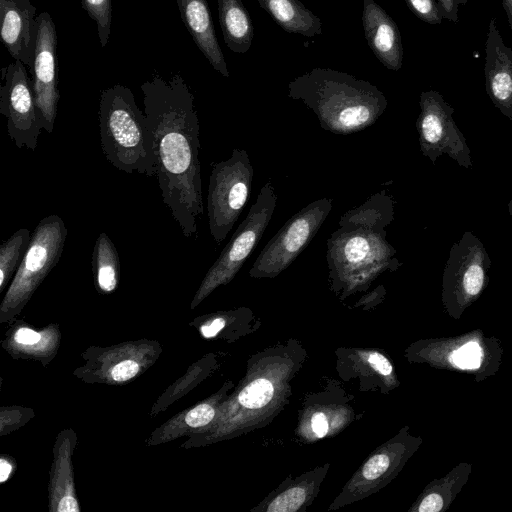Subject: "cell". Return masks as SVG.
Segmentation results:
<instances>
[{
  "mask_svg": "<svg viewBox=\"0 0 512 512\" xmlns=\"http://www.w3.org/2000/svg\"><path fill=\"white\" fill-rule=\"evenodd\" d=\"M144 113L156 141L157 177L164 204L187 238L197 237L203 214L200 124L194 95L180 74L155 75L141 85Z\"/></svg>",
  "mask_w": 512,
  "mask_h": 512,
  "instance_id": "6da1fadb",
  "label": "cell"
},
{
  "mask_svg": "<svg viewBox=\"0 0 512 512\" xmlns=\"http://www.w3.org/2000/svg\"><path fill=\"white\" fill-rule=\"evenodd\" d=\"M288 97L310 108L322 129L340 135L372 126L388 105L375 85L329 68H314L291 80Z\"/></svg>",
  "mask_w": 512,
  "mask_h": 512,
  "instance_id": "7a4b0ae2",
  "label": "cell"
},
{
  "mask_svg": "<svg viewBox=\"0 0 512 512\" xmlns=\"http://www.w3.org/2000/svg\"><path fill=\"white\" fill-rule=\"evenodd\" d=\"M99 128L103 154L115 168L157 175L155 136L128 87L116 84L102 91Z\"/></svg>",
  "mask_w": 512,
  "mask_h": 512,
  "instance_id": "3957f363",
  "label": "cell"
},
{
  "mask_svg": "<svg viewBox=\"0 0 512 512\" xmlns=\"http://www.w3.org/2000/svg\"><path fill=\"white\" fill-rule=\"evenodd\" d=\"M387 232L365 228H338L327 240V264L335 286L353 289L368 285L385 270L394 271L402 263L386 240Z\"/></svg>",
  "mask_w": 512,
  "mask_h": 512,
  "instance_id": "277c9868",
  "label": "cell"
},
{
  "mask_svg": "<svg viewBox=\"0 0 512 512\" xmlns=\"http://www.w3.org/2000/svg\"><path fill=\"white\" fill-rule=\"evenodd\" d=\"M67 228L63 219L44 217L31 234L24 257L0 304V323L12 321L58 263L65 246Z\"/></svg>",
  "mask_w": 512,
  "mask_h": 512,
  "instance_id": "5b68a950",
  "label": "cell"
},
{
  "mask_svg": "<svg viewBox=\"0 0 512 512\" xmlns=\"http://www.w3.org/2000/svg\"><path fill=\"white\" fill-rule=\"evenodd\" d=\"M254 170L246 150L234 148L231 156L212 165L207 195L210 234L220 245L234 227L252 189Z\"/></svg>",
  "mask_w": 512,
  "mask_h": 512,
  "instance_id": "8992f818",
  "label": "cell"
},
{
  "mask_svg": "<svg viewBox=\"0 0 512 512\" xmlns=\"http://www.w3.org/2000/svg\"><path fill=\"white\" fill-rule=\"evenodd\" d=\"M276 203L277 195L269 180L261 188L246 218L205 274L191 302V308H195L217 287L228 284L236 276L261 240L275 211Z\"/></svg>",
  "mask_w": 512,
  "mask_h": 512,
  "instance_id": "52a82bcc",
  "label": "cell"
},
{
  "mask_svg": "<svg viewBox=\"0 0 512 512\" xmlns=\"http://www.w3.org/2000/svg\"><path fill=\"white\" fill-rule=\"evenodd\" d=\"M333 207V199H317L293 215L262 249L250 276L273 278L284 271L310 244Z\"/></svg>",
  "mask_w": 512,
  "mask_h": 512,
  "instance_id": "ba28073f",
  "label": "cell"
},
{
  "mask_svg": "<svg viewBox=\"0 0 512 512\" xmlns=\"http://www.w3.org/2000/svg\"><path fill=\"white\" fill-rule=\"evenodd\" d=\"M419 105L416 129L422 154L432 164L446 154L461 167L471 168V150L453 119L454 108L435 90L423 91Z\"/></svg>",
  "mask_w": 512,
  "mask_h": 512,
  "instance_id": "9c48e42d",
  "label": "cell"
},
{
  "mask_svg": "<svg viewBox=\"0 0 512 512\" xmlns=\"http://www.w3.org/2000/svg\"><path fill=\"white\" fill-rule=\"evenodd\" d=\"M0 113L7 119V132L18 148L35 151L42 127L39 122L32 81L24 63L15 60L2 69Z\"/></svg>",
  "mask_w": 512,
  "mask_h": 512,
  "instance_id": "30bf717a",
  "label": "cell"
},
{
  "mask_svg": "<svg viewBox=\"0 0 512 512\" xmlns=\"http://www.w3.org/2000/svg\"><path fill=\"white\" fill-rule=\"evenodd\" d=\"M56 26L48 12L36 16L32 87L42 129L52 133L59 101Z\"/></svg>",
  "mask_w": 512,
  "mask_h": 512,
  "instance_id": "8fae6325",
  "label": "cell"
},
{
  "mask_svg": "<svg viewBox=\"0 0 512 512\" xmlns=\"http://www.w3.org/2000/svg\"><path fill=\"white\" fill-rule=\"evenodd\" d=\"M491 259L481 240L471 231L463 233L450 251L444 269L447 290L463 299L477 297L488 282Z\"/></svg>",
  "mask_w": 512,
  "mask_h": 512,
  "instance_id": "7c38bea8",
  "label": "cell"
},
{
  "mask_svg": "<svg viewBox=\"0 0 512 512\" xmlns=\"http://www.w3.org/2000/svg\"><path fill=\"white\" fill-rule=\"evenodd\" d=\"M485 88L494 106L512 121V49L506 46L490 20L485 45Z\"/></svg>",
  "mask_w": 512,
  "mask_h": 512,
  "instance_id": "4fadbf2b",
  "label": "cell"
},
{
  "mask_svg": "<svg viewBox=\"0 0 512 512\" xmlns=\"http://www.w3.org/2000/svg\"><path fill=\"white\" fill-rule=\"evenodd\" d=\"M0 36L10 55L31 68L36 42V7L30 0H0Z\"/></svg>",
  "mask_w": 512,
  "mask_h": 512,
  "instance_id": "5bb4252c",
  "label": "cell"
},
{
  "mask_svg": "<svg viewBox=\"0 0 512 512\" xmlns=\"http://www.w3.org/2000/svg\"><path fill=\"white\" fill-rule=\"evenodd\" d=\"M362 1V24L369 48L387 69L400 70L404 50L396 22L374 0Z\"/></svg>",
  "mask_w": 512,
  "mask_h": 512,
  "instance_id": "9a60e30c",
  "label": "cell"
},
{
  "mask_svg": "<svg viewBox=\"0 0 512 512\" xmlns=\"http://www.w3.org/2000/svg\"><path fill=\"white\" fill-rule=\"evenodd\" d=\"M75 442L76 436L72 430L62 431L55 442L49 484L50 511H80L75 495L71 461Z\"/></svg>",
  "mask_w": 512,
  "mask_h": 512,
  "instance_id": "2e32d148",
  "label": "cell"
},
{
  "mask_svg": "<svg viewBox=\"0 0 512 512\" xmlns=\"http://www.w3.org/2000/svg\"><path fill=\"white\" fill-rule=\"evenodd\" d=\"M176 3L181 19L199 50L217 72L229 77L207 0H176Z\"/></svg>",
  "mask_w": 512,
  "mask_h": 512,
  "instance_id": "e0dca14e",
  "label": "cell"
},
{
  "mask_svg": "<svg viewBox=\"0 0 512 512\" xmlns=\"http://www.w3.org/2000/svg\"><path fill=\"white\" fill-rule=\"evenodd\" d=\"M60 332L57 326L50 325L41 332L23 326L3 341L2 346L15 357L32 358L49 362L59 346Z\"/></svg>",
  "mask_w": 512,
  "mask_h": 512,
  "instance_id": "ac0fdd59",
  "label": "cell"
},
{
  "mask_svg": "<svg viewBox=\"0 0 512 512\" xmlns=\"http://www.w3.org/2000/svg\"><path fill=\"white\" fill-rule=\"evenodd\" d=\"M260 6L288 33L314 37L322 33V22L299 0H257Z\"/></svg>",
  "mask_w": 512,
  "mask_h": 512,
  "instance_id": "d6986e66",
  "label": "cell"
},
{
  "mask_svg": "<svg viewBox=\"0 0 512 512\" xmlns=\"http://www.w3.org/2000/svg\"><path fill=\"white\" fill-rule=\"evenodd\" d=\"M219 22L226 46L234 53H246L253 42L252 20L241 0H217Z\"/></svg>",
  "mask_w": 512,
  "mask_h": 512,
  "instance_id": "ffe728a7",
  "label": "cell"
},
{
  "mask_svg": "<svg viewBox=\"0 0 512 512\" xmlns=\"http://www.w3.org/2000/svg\"><path fill=\"white\" fill-rule=\"evenodd\" d=\"M395 202L386 190L371 195L360 206L346 211L339 219V228H365L384 232L394 220Z\"/></svg>",
  "mask_w": 512,
  "mask_h": 512,
  "instance_id": "44dd1931",
  "label": "cell"
},
{
  "mask_svg": "<svg viewBox=\"0 0 512 512\" xmlns=\"http://www.w3.org/2000/svg\"><path fill=\"white\" fill-rule=\"evenodd\" d=\"M91 264L97 291L113 293L120 279V260L114 243L105 232L100 233L95 241Z\"/></svg>",
  "mask_w": 512,
  "mask_h": 512,
  "instance_id": "7402d4cb",
  "label": "cell"
},
{
  "mask_svg": "<svg viewBox=\"0 0 512 512\" xmlns=\"http://www.w3.org/2000/svg\"><path fill=\"white\" fill-rule=\"evenodd\" d=\"M215 416L214 407L207 402L200 403L166 422L150 438V443L170 441L175 437L194 429L206 426Z\"/></svg>",
  "mask_w": 512,
  "mask_h": 512,
  "instance_id": "603a6c76",
  "label": "cell"
},
{
  "mask_svg": "<svg viewBox=\"0 0 512 512\" xmlns=\"http://www.w3.org/2000/svg\"><path fill=\"white\" fill-rule=\"evenodd\" d=\"M144 345H123L120 351L113 350L118 361L100 369L107 382L122 383L137 376L144 367Z\"/></svg>",
  "mask_w": 512,
  "mask_h": 512,
  "instance_id": "cb8c5ba5",
  "label": "cell"
},
{
  "mask_svg": "<svg viewBox=\"0 0 512 512\" xmlns=\"http://www.w3.org/2000/svg\"><path fill=\"white\" fill-rule=\"evenodd\" d=\"M27 228H20L0 245V293L17 271L31 239Z\"/></svg>",
  "mask_w": 512,
  "mask_h": 512,
  "instance_id": "d4e9b609",
  "label": "cell"
},
{
  "mask_svg": "<svg viewBox=\"0 0 512 512\" xmlns=\"http://www.w3.org/2000/svg\"><path fill=\"white\" fill-rule=\"evenodd\" d=\"M83 9L97 25L98 37L104 48L109 40L112 23V0H81Z\"/></svg>",
  "mask_w": 512,
  "mask_h": 512,
  "instance_id": "484cf974",
  "label": "cell"
},
{
  "mask_svg": "<svg viewBox=\"0 0 512 512\" xmlns=\"http://www.w3.org/2000/svg\"><path fill=\"white\" fill-rule=\"evenodd\" d=\"M274 388L270 381L258 378L242 389L238 395L239 403L249 409L267 405L272 399Z\"/></svg>",
  "mask_w": 512,
  "mask_h": 512,
  "instance_id": "4316f807",
  "label": "cell"
},
{
  "mask_svg": "<svg viewBox=\"0 0 512 512\" xmlns=\"http://www.w3.org/2000/svg\"><path fill=\"white\" fill-rule=\"evenodd\" d=\"M409 10L428 24H441L443 17L437 0H404Z\"/></svg>",
  "mask_w": 512,
  "mask_h": 512,
  "instance_id": "83f0119b",
  "label": "cell"
},
{
  "mask_svg": "<svg viewBox=\"0 0 512 512\" xmlns=\"http://www.w3.org/2000/svg\"><path fill=\"white\" fill-rule=\"evenodd\" d=\"M306 492L302 487H295L275 498L267 510L269 512H291L296 511L305 501Z\"/></svg>",
  "mask_w": 512,
  "mask_h": 512,
  "instance_id": "f1b7e54d",
  "label": "cell"
},
{
  "mask_svg": "<svg viewBox=\"0 0 512 512\" xmlns=\"http://www.w3.org/2000/svg\"><path fill=\"white\" fill-rule=\"evenodd\" d=\"M481 348L477 342H468L451 356L454 365L462 369H475L481 365Z\"/></svg>",
  "mask_w": 512,
  "mask_h": 512,
  "instance_id": "f546056e",
  "label": "cell"
},
{
  "mask_svg": "<svg viewBox=\"0 0 512 512\" xmlns=\"http://www.w3.org/2000/svg\"><path fill=\"white\" fill-rule=\"evenodd\" d=\"M389 457L379 454L371 457L363 466L362 474L368 480L380 477L389 467Z\"/></svg>",
  "mask_w": 512,
  "mask_h": 512,
  "instance_id": "4dcf8cb0",
  "label": "cell"
},
{
  "mask_svg": "<svg viewBox=\"0 0 512 512\" xmlns=\"http://www.w3.org/2000/svg\"><path fill=\"white\" fill-rule=\"evenodd\" d=\"M443 19H447L454 23L459 21L458 9L459 5H464L467 0H437Z\"/></svg>",
  "mask_w": 512,
  "mask_h": 512,
  "instance_id": "1f68e13d",
  "label": "cell"
},
{
  "mask_svg": "<svg viewBox=\"0 0 512 512\" xmlns=\"http://www.w3.org/2000/svg\"><path fill=\"white\" fill-rule=\"evenodd\" d=\"M443 507V499L439 494L432 493L426 496L420 503V512H438Z\"/></svg>",
  "mask_w": 512,
  "mask_h": 512,
  "instance_id": "d6a6232c",
  "label": "cell"
},
{
  "mask_svg": "<svg viewBox=\"0 0 512 512\" xmlns=\"http://www.w3.org/2000/svg\"><path fill=\"white\" fill-rule=\"evenodd\" d=\"M368 361L379 373L383 375H389L392 372V365L388 359L378 352L370 353Z\"/></svg>",
  "mask_w": 512,
  "mask_h": 512,
  "instance_id": "836d02e7",
  "label": "cell"
},
{
  "mask_svg": "<svg viewBox=\"0 0 512 512\" xmlns=\"http://www.w3.org/2000/svg\"><path fill=\"white\" fill-rule=\"evenodd\" d=\"M225 324H226V322H225L224 318H222V317L214 318V319L206 322L203 326H201V328H200L201 334L205 338H212L215 335H217L220 330L223 329Z\"/></svg>",
  "mask_w": 512,
  "mask_h": 512,
  "instance_id": "e575fe53",
  "label": "cell"
},
{
  "mask_svg": "<svg viewBox=\"0 0 512 512\" xmlns=\"http://www.w3.org/2000/svg\"><path fill=\"white\" fill-rule=\"evenodd\" d=\"M311 426H312L314 433L319 438L324 437L328 431V423L325 418V415L320 412L314 414L311 419Z\"/></svg>",
  "mask_w": 512,
  "mask_h": 512,
  "instance_id": "d590c367",
  "label": "cell"
},
{
  "mask_svg": "<svg viewBox=\"0 0 512 512\" xmlns=\"http://www.w3.org/2000/svg\"><path fill=\"white\" fill-rule=\"evenodd\" d=\"M13 471L12 464L8 459L2 457L0 460V481L5 482Z\"/></svg>",
  "mask_w": 512,
  "mask_h": 512,
  "instance_id": "8d00e7d4",
  "label": "cell"
},
{
  "mask_svg": "<svg viewBox=\"0 0 512 512\" xmlns=\"http://www.w3.org/2000/svg\"><path fill=\"white\" fill-rule=\"evenodd\" d=\"M502 5L506 13L512 35V0H502Z\"/></svg>",
  "mask_w": 512,
  "mask_h": 512,
  "instance_id": "74e56055",
  "label": "cell"
},
{
  "mask_svg": "<svg viewBox=\"0 0 512 512\" xmlns=\"http://www.w3.org/2000/svg\"><path fill=\"white\" fill-rule=\"evenodd\" d=\"M508 211H509V214H510V217H511V221H512V199L509 201Z\"/></svg>",
  "mask_w": 512,
  "mask_h": 512,
  "instance_id": "f35d334b",
  "label": "cell"
},
{
  "mask_svg": "<svg viewBox=\"0 0 512 512\" xmlns=\"http://www.w3.org/2000/svg\"><path fill=\"white\" fill-rule=\"evenodd\" d=\"M136 1H138V0H136Z\"/></svg>",
  "mask_w": 512,
  "mask_h": 512,
  "instance_id": "ab89813d",
  "label": "cell"
}]
</instances>
